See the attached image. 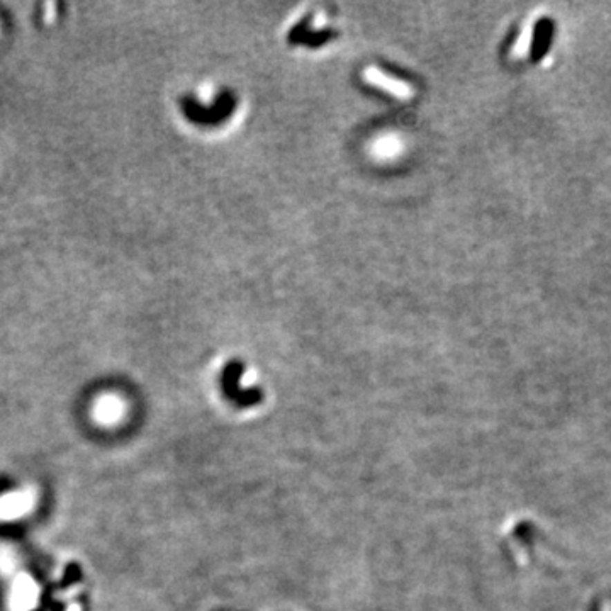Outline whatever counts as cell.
I'll use <instances>...</instances> for the list:
<instances>
[{
    "instance_id": "6da1fadb",
    "label": "cell",
    "mask_w": 611,
    "mask_h": 611,
    "mask_svg": "<svg viewBox=\"0 0 611 611\" xmlns=\"http://www.w3.org/2000/svg\"><path fill=\"white\" fill-rule=\"evenodd\" d=\"M552 36H554V22L549 17H543L535 24L534 29V41H532L530 48V59L534 63H538L540 59L547 57L550 50V44H552Z\"/></svg>"
},
{
    "instance_id": "3957f363",
    "label": "cell",
    "mask_w": 611,
    "mask_h": 611,
    "mask_svg": "<svg viewBox=\"0 0 611 611\" xmlns=\"http://www.w3.org/2000/svg\"><path fill=\"white\" fill-rule=\"evenodd\" d=\"M55 19H57V6H55L53 2H48L46 6H44V21H46L48 24H51Z\"/></svg>"
},
{
    "instance_id": "7a4b0ae2",
    "label": "cell",
    "mask_w": 611,
    "mask_h": 611,
    "mask_svg": "<svg viewBox=\"0 0 611 611\" xmlns=\"http://www.w3.org/2000/svg\"><path fill=\"white\" fill-rule=\"evenodd\" d=\"M364 77L370 85H375V87L382 88V91L389 92V94H393L396 97H402V99H406V97L411 95V88H409V85H406L404 82L397 80V78L386 75V73L381 72V70L374 68V66H370V68L365 70Z\"/></svg>"
}]
</instances>
